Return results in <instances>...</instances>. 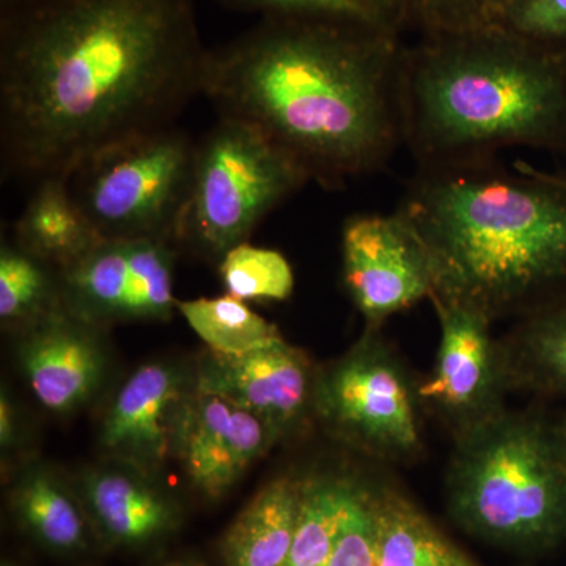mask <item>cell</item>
<instances>
[{"label":"cell","mask_w":566,"mask_h":566,"mask_svg":"<svg viewBox=\"0 0 566 566\" xmlns=\"http://www.w3.org/2000/svg\"><path fill=\"white\" fill-rule=\"evenodd\" d=\"M219 275L226 294L241 301H285L294 290L289 260L273 249L256 248L248 241L234 245L219 260Z\"/></svg>","instance_id":"26"},{"label":"cell","mask_w":566,"mask_h":566,"mask_svg":"<svg viewBox=\"0 0 566 566\" xmlns=\"http://www.w3.org/2000/svg\"><path fill=\"white\" fill-rule=\"evenodd\" d=\"M515 0H403L408 20L427 33L495 28Z\"/></svg>","instance_id":"28"},{"label":"cell","mask_w":566,"mask_h":566,"mask_svg":"<svg viewBox=\"0 0 566 566\" xmlns=\"http://www.w3.org/2000/svg\"><path fill=\"white\" fill-rule=\"evenodd\" d=\"M303 479L279 476L244 506L222 539L226 566H285L300 517Z\"/></svg>","instance_id":"17"},{"label":"cell","mask_w":566,"mask_h":566,"mask_svg":"<svg viewBox=\"0 0 566 566\" xmlns=\"http://www.w3.org/2000/svg\"><path fill=\"white\" fill-rule=\"evenodd\" d=\"M262 18H303L354 25L397 39L408 20L403 0H221Z\"/></svg>","instance_id":"25"},{"label":"cell","mask_w":566,"mask_h":566,"mask_svg":"<svg viewBox=\"0 0 566 566\" xmlns=\"http://www.w3.org/2000/svg\"><path fill=\"white\" fill-rule=\"evenodd\" d=\"M397 211L427 248L436 296L491 322L566 297V174L495 159L419 167Z\"/></svg>","instance_id":"3"},{"label":"cell","mask_w":566,"mask_h":566,"mask_svg":"<svg viewBox=\"0 0 566 566\" xmlns=\"http://www.w3.org/2000/svg\"><path fill=\"white\" fill-rule=\"evenodd\" d=\"M2 566H17V565L3 564Z\"/></svg>","instance_id":"33"},{"label":"cell","mask_w":566,"mask_h":566,"mask_svg":"<svg viewBox=\"0 0 566 566\" xmlns=\"http://www.w3.org/2000/svg\"><path fill=\"white\" fill-rule=\"evenodd\" d=\"M447 510L476 539L521 556L566 543V455L556 423L504 411L455 439Z\"/></svg>","instance_id":"5"},{"label":"cell","mask_w":566,"mask_h":566,"mask_svg":"<svg viewBox=\"0 0 566 566\" xmlns=\"http://www.w3.org/2000/svg\"><path fill=\"white\" fill-rule=\"evenodd\" d=\"M501 346L509 389L566 398V297L521 316Z\"/></svg>","instance_id":"19"},{"label":"cell","mask_w":566,"mask_h":566,"mask_svg":"<svg viewBox=\"0 0 566 566\" xmlns=\"http://www.w3.org/2000/svg\"><path fill=\"white\" fill-rule=\"evenodd\" d=\"M192 0H0L3 177L69 178L202 93Z\"/></svg>","instance_id":"1"},{"label":"cell","mask_w":566,"mask_h":566,"mask_svg":"<svg viewBox=\"0 0 566 566\" xmlns=\"http://www.w3.org/2000/svg\"><path fill=\"white\" fill-rule=\"evenodd\" d=\"M61 273L17 243L0 251V319L21 329L62 305Z\"/></svg>","instance_id":"24"},{"label":"cell","mask_w":566,"mask_h":566,"mask_svg":"<svg viewBox=\"0 0 566 566\" xmlns=\"http://www.w3.org/2000/svg\"><path fill=\"white\" fill-rule=\"evenodd\" d=\"M497 28L566 57V0H515Z\"/></svg>","instance_id":"29"},{"label":"cell","mask_w":566,"mask_h":566,"mask_svg":"<svg viewBox=\"0 0 566 566\" xmlns=\"http://www.w3.org/2000/svg\"><path fill=\"white\" fill-rule=\"evenodd\" d=\"M102 240L71 192L69 178L40 181L14 226V243L59 273Z\"/></svg>","instance_id":"18"},{"label":"cell","mask_w":566,"mask_h":566,"mask_svg":"<svg viewBox=\"0 0 566 566\" xmlns=\"http://www.w3.org/2000/svg\"><path fill=\"white\" fill-rule=\"evenodd\" d=\"M556 430L558 439H560V444L562 447H564V452L566 455V416L564 417V419L558 420V422H556Z\"/></svg>","instance_id":"31"},{"label":"cell","mask_w":566,"mask_h":566,"mask_svg":"<svg viewBox=\"0 0 566 566\" xmlns=\"http://www.w3.org/2000/svg\"><path fill=\"white\" fill-rule=\"evenodd\" d=\"M193 378L178 365L144 364L123 382L104 415L99 446L115 463L156 475L175 458Z\"/></svg>","instance_id":"13"},{"label":"cell","mask_w":566,"mask_h":566,"mask_svg":"<svg viewBox=\"0 0 566 566\" xmlns=\"http://www.w3.org/2000/svg\"><path fill=\"white\" fill-rule=\"evenodd\" d=\"M18 415L11 401L9 392L6 389L0 394V446L3 452L13 449L18 444Z\"/></svg>","instance_id":"30"},{"label":"cell","mask_w":566,"mask_h":566,"mask_svg":"<svg viewBox=\"0 0 566 566\" xmlns=\"http://www.w3.org/2000/svg\"><path fill=\"white\" fill-rule=\"evenodd\" d=\"M169 566H191V565H186V564H172V565H169Z\"/></svg>","instance_id":"32"},{"label":"cell","mask_w":566,"mask_h":566,"mask_svg":"<svg viewBox=\"0 0 566 566\" xmlns=\"http://www.w3.org/2000/svg\"><path fill=\"white\" fill-rule=\"evenodd\" d=\"M177 245L102 240L61 271L62 303L85 322H164L174 315Z\"/></svg>","instance_id":"9"},{"label":"cell","mask_w":566,"mask_h":566,"mask_svg":"<svg viewBox=\"0 0 566 566\" xmlns=\"http://www.w3.org/2000/svg\"><path fill=\"white\" fill-rule=\"evenodd\" d=\"M417 385L379 329H365L345 356L316 371L314 415L365 455L411 460L422 449Z\"/></svg>","instance_id":"8"},{"label":"cell","mask_w":566,"mask_h":566,"mask_svg":"<svg viewBox=\"0 0 566 566\" xmlns=\"http://www.w3.org/2000/svg\"><path fill=\"white\" fill-rule=\"evenodd\" d=\"M315 378L307 356L282 338L237 356L208 353L197 365L193 389L252 412L279 441L314 415Z\"/></svg>","instance_id":"12"},{"label":"cell","mask_w":566,"mask_h":566,"mask_svg":"<svg viewBox=\"0 0 566 566\" xmlns=\"http://www.w3.org/2000/svg\"><path fill=\"white\" fill-rule=\"evenodd\" d=\"M196 144L167 126L112 145L70 175L71 192L103 240L175 244Z\"/></svg>","instance_id":"7"},{"label":"cell","mask_w":566,"mask_h":566,"mask_svg":"<svg viewBox=\"0 0 566 566\" xmlns=\"http://www.w3.org/2000/svg\"><path fill=\"white\" fill-rule=\"evenodd\" d=\"M275 441L252 412L193 389L178 428L175 460L192 488L205 497L221 499Z\"/></svg>","instance_id":"15"},{"label":"cell","mask_w":566,"mask_h":566,"mask_svg":"<svg viewBox=\"0 0 566 566\" xmlns=\"http://www.w3.org/2000/svg\"><path fill=\"white\" fill-rule=\"evenodd\" d=\"M356 480L345 474L303 479L296 534L285 566H326Z\"/></svg>","instance_id":"22"},{"label":"cell","mask_w":566,"mask_h":566,"mask_svg":"<svg viewBox=\"0 0 566 566\" xmlns=\"http://www.w3.org/2000/svg\"><path fill=\"white\" fill-rule=\"evenodd\" d=\"M378 566H482L400 491L378 486Z\"/></svg>","instance_id":"20"},{"label":"cell","mask_w":566,"mask_h":566,"mask_svg":"<svg viewBox=\"0 0 566 566\" xmlns=\"http://www.w3.org/2000/svg\"><path fill=\"white\" fill-rule=\"evenodd\" d=\"M342 256L346 290L367 329H381L390 316L434 292L430 255L401 212L349 218Z\"/></svg>","instance_id":"11"},{"label":"cell","mask_w":566,"mask_h":566,"mask_svg":"<svg viewBox=\"0 0 566 566\" xmlns=\"http://www.w3.org/2000/svg\"><path fill=\"white\" fill-rule=\"evenodd\" d=\"M401 137L419 167L510 147L566 156V57L504 31L428 33L401 50Z\"/></svg>","instance_id":"4"},{"label":"cell","mask_w":566,"mask_h":566,"mask_svg":"<svg viewBox=\"0 0 566 566\" xmlns=\"http://www.w3.org/2000/svg\"><path fill=\"white\" fill-rule=\"evenodd\" d=\"M326 566H378V486L356 480Z\"/></svg>","instance_id":"27"},{"label":"cell","mask_w":566,"mask_h":566,"mask_svg":"<svg viewBox=\"0 0 566 566\" xmlns=\"http://www.w3.org/2000/svg\"><path fill=\"white\" fill-rule=\"evenodd\" d=\"M441 327L433 371L417 385L420 405L460 438L505 411L509 389L501 342L485 314L458 301L430 297Z\"/></svg>","instance_id":"10"},{"label":"cell","mask_w":566,"mask_h":566,"mask_svg":"<svg viewBox=\"0 0 566 566\" xmlns=\"http://www.w3.org/2000/svg\"><path fill=\"white\" fill-rule=\"evenodd\" d=\"M305 182L304 170L266 134L221 117L197 140L175 244L221 260Z\"/></svg>","instance_id":"6"},{"label":"cell","mask_w":566,"mask_h":566,"mask_svg":"<svg viewBox=\"0 0 566 566\" xmlns=\"http://www.w3.org/2000/svg\"><path fill=\"white\" fill-rule=\"evenodd\" d=\"M177 311L211 353L223 356L252 352L283 338L273 323L230 294L178 301Z\"/></svg>","instance_id":"23"},{"label":"cell","mask_w":566,"mask_h":566,"mask_svg":"<svg viewBox=\"0 0 566 566\" xmlns=\"http://www.w3.org/2000/svg\"><path fill=\"white\" fill-rule=\"evenodd\" d=\"M11 504L22 526L48 549L77 553L87 547L84 510L62 480L48 469H25L14 483Z\"/></svg>","instance_id":"21"},{"label":"cell","mask_w":566,"mask_h":566,"mask_svg":"<svg viewBox=\"0 0 566 566\" xmlns=\"http://www.w3.org/2000/svg\"><path fill=\"white\" fill-rule=\"evenodd\" d=\"M81 494L85 512L114 545L145 546L177 524L172 499L132 465L112 461L92 469L81 479Z\"/></svg>","instance_id":"16"},{"label":"cell","mask_w":566,"mask_h":566,"mask_svg":"<svg viewBox=\"0 0 566 566\" xmlns=\"http://www.w3.org/2000/svg\"><path fill=\"white\" fill-rule=\"evenodd\" d=\"M397 39L303 18H262L207 52L202 95L255 126L323 188L375 174L401 137Z\"/></svg>","instance_id":"2"},{"label":"cell","mask_w":566,"mask_h":566,"mask_svg":"<svg viewBox=\"0 0 566 566\" xmlns=\"http://www.w3.org/2000/svg\"><path fill=\"white\" fill-rule=\"evenodd\" d=\"M99 327L62 304L18 329L22 375L48 411L71 415L98 392L107 371Z\"/></svg>","instance_id":"14"}]
</instances>
